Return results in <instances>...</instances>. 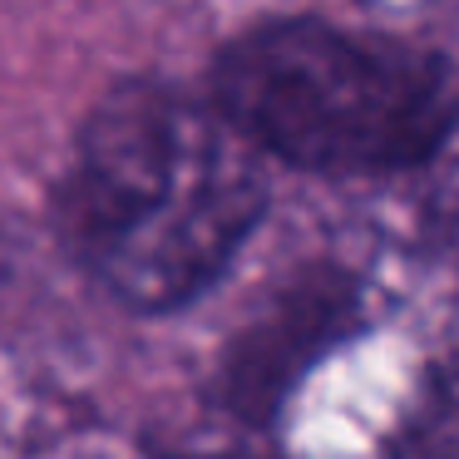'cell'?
I'll use <instances>...</instances> for the list:
<instances>
[{
	"label": "cell",
	"mask_w": 459,
	"mask_h": 459,
	"mask_svg": "<svg viewBox=\"0 0 459 459\" xmlns=\"http://www.w3.org/2000/svg\"><path fill=\"white\" fill-rule=\"evenodd\" d=\"M267 153L198 94L119 80L94 100L55 183L65 252L134 316L212 291L267 218Z\"/></svg>",
	"instance_id": "6da1fadb"
},
{
	"label": "cell",
	"mask_w": 459,
	"mask_h": 459,
	"mask_svg": "<svg viewBox=\"0 0 459 459\" xmlns=\"http://www.w3.org/2000/svg\"><path fill=\"white\" fill-rule=\"evenodd\" d=\"M208 94L267 159L321 178L410 173L459 129V80L439 50L321 15H277L228 40Z\"/></svg>",
	"instance_id": "7a4b0ae2"
},
{
	"label": "cell",
	"mask_w": 459,
	"mask_h": 459,
	"mask_svg": "<svg viewBox=\"0 0 459 459\" xmlns=\"http://www.w3.org/2000/svg\"><path fill=\"white\" fill-rule=\"evenodd\" d=\"M360 321H366V287L356 272L336 267V262L297 267L222 341L208 395L218 400L228 420L267 429L297 390V380L326 351L356 336Z\"/></svg>",
	"instance_id": "3957f363"
},
{
	"label": "cell",
	"mask_w": 459,
	"mask_h": 459,
	"mask_svg": "<svg viewBox=\"0 0 459 459\" xmlns=\"http://www.w3.org/2000/svg\"><path fill=\"white\" fill-rule=\"evenodd\" d=\"M385 459H459V351L420 376L405 415L385 439Z\"/></svg>",
	"instance_id": "277c9868"
},
{
	"label": "cell",
	"mask_w": 459,
	"mask_h": 459,
	"mask_svg": "<svg viewBox=\"0 0 459 459\" xmlns=\"http://www.w3.org/2000/svg\"><path fill=\"white\" fill-rule=\"evenodd\" d=\"M149 455L153 459H272L247 439H222V449H212V439H169V445L149 439Z\"/></svg>",
	"instance_id": "5b68a950"
}]
</instances>
